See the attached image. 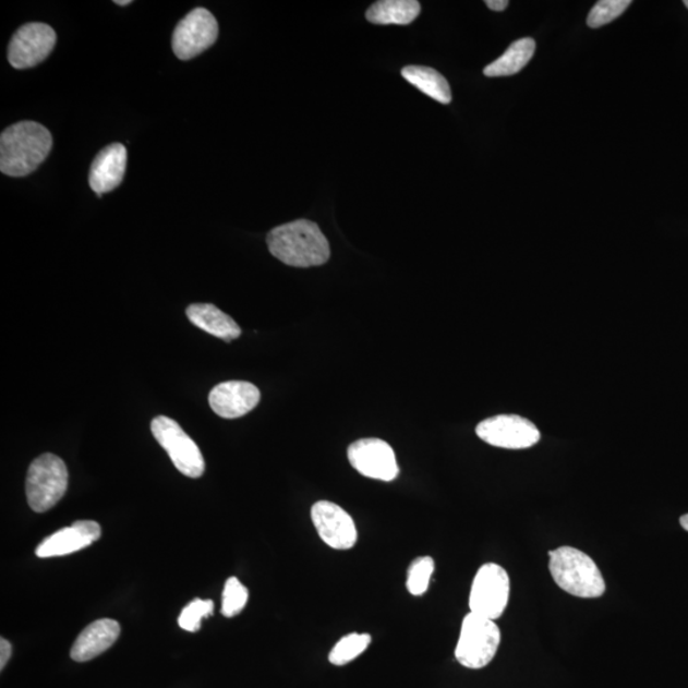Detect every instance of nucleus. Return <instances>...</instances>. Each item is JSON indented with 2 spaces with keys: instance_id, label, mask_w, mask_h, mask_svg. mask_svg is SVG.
<instances>
[{
  "instance_id": "nucleus-1",
  "label": "nucleus",
  "mask_w": 688,
  "mask_h": 688,
  "mask_svg": "<svg viewBox=\"0 0 688 688\" xmlns=\"http://www.w3.org/2000/svg\"><path fill=\"white\" fill-rule=\"evenodd\" d=\"M271 255L290 267L323 266L330 258L327 238L313 221L298 219L271 230L267 237Z\"/></svg>"
},
{
  "instance_id": "nucleus-2",
  "label": "nucleus",
  "mask_w": 688,
  "mask_h": 688,
  "mask_svg": "<svg viewBox=\"0 0 688 688\" xmlns=\"http://www.w3.org/2000/svg\"><path fill=\"white\" fill-rule=\"evenodd\" d=\"M52 147L50 132L36 122L13 124L0 135V171L24 178L47 160Z\"/></svg>"
},
{
  "instance_id": "nucleus-3",
  "label": "nucleus",
  "mask_w": 688,
  "mask_h": 688,
  "mask_svg": "<svg viewBox=\"0 0 688 688\" xmlns=\"http://www.w3.org/2000/svg\"><path fill=\"white\" fill-rule=\"evenodd\" d=\"M550 571L563 591L579 599H600L606 592L600 567L580 550L559 547L551 551Z\"/></svg>"
},
{
  "instance_id": "nucleus-4",
  "label": "nucleus",
  "mask_w": 688,
  "mask_h": 688,
  "mask_svg": "<svg viewBox=\"0 0 688 688\" xmlns=\"http://www.w3.org/2000/svg\"><path fill=\"white\" fill-rule=\"evenodd\" d=\"M68 488V470L55 454H43L28 468L26 496L29 508L45 512L62 500Z\"/></svg>"
},
{
  "instance_id": "nucleus-5",
  "label": "nucleus",
  "mask_w": 688,
  "mask_h": 688,
  "mask_svg": "<svg viewBox=\"0 0 688 688\" xmlns=\"http://www.w3.org/2000/svg\"><path fill=\"white\" fill-rule=\"evenodd\" d=\"M502 632L493 619L475 614H468L460 629L456 648L457 661L466 668L481 669L493 662Z\"/></svg>"
},
{
  "instance_id": "nucleus-6",
  "label": "nucleus",
  "mask_w": 688,
  "mask_h": 688,
  "mask_svg": "<svg viewBox=\"0 0 688 688\" xmlns=\"http://www.w3.org/2000/svg\"><path fill=\"white\" fill-rule=\"evenodd\" d=\"M156 442L169 454L173 466L180 473L191 479L202 478L206 462L200 446L189 436L176 420L158 415L150 423Z\"/></svg>"
},
{
  "instance_id": "nucleus-7",
  "label": "nucleus",
  "mask_w": 688,
  "mask_h": 688,
  "mask_svg": "<svg viewBox=\"0 0 688 688\" xmlns=\"http://www.w3.org/2000/svg\"><path fill=\"white\" fill-rule=\"evenodd\" d=\"M510 578L497 564H486L475 574L470 594L472 614L496 621L508 606Z\"/></svg>"
},
{
  "instance_id": "nucleus-8",
  "label": "nucleus",
  "mask_w": 688,
  "mask_h": 688,
  "mask_svg": "<svg viewBox=\"0 0 688 688\" xmlns=\"http://www.w3.org/2000/svg\"><path fill=\"white\" fill-rule=\"evenodd\" d=\"M475 433L481 440L496 448L511 450L532 448L541 440L534 423L517 414H498L482 421Z\"/></svg>"
},
{
  "instance_id": "nucleus-9",
  "label": "nucleus",
  "mask_w": 688,
  "mask_h": 688,
  "mask_svg": "<svg viewBox=\"0 0 688 688\" xmlns=\"http://www.w3.org/2000/svg\"><path fill=\"white\" fill-rule=\"evenodd\" d=\"M218 37L217 21L208 10L195 9L179 22L172 35V50L181 60L193 59L214 45Z\"/></svg>"
},
{
  "instance_id": "nucleus-10",
  "label": "nucleus",
  "mask_w": 688,
  "mask_h": 688,
  "mask_svg": "<svg viewBox=\"0 0 688 688\" xmlns=\"http://www.w3.org/2000/svg\"><path fill=\"white\" fill-rule=\"evenodd\" d=\"M351 466L367 479L391 482L398 478L396 452L381 438H361L347 451Z\"/></svg>"
},
{
  "instance_id": "nucleus-11",
  "label": "nucleus",
  "mask_w": 688,
  "mask_h": 688,
  "mask_svg": "<svg viewBox=\"0 0 688 688\" xmlns=\"http://www.w3.org/2000/svg\"><path fill=\"white\" fill-rule=\"evenodd\" d=\"M57 44V34L49 25L27 24L13 35L9 60L16 70H27L44 62Z\"/></svg>"
},
{
  "instance_id": "nucleus-12",
  "label": "nucleus",
  "mask_w": 688,
  "mask_h": 688,
  "mask_svg": "<svg viewBox=\"0 0 688 688\" xmlns=\"http://www.w3.org/2000/svg\"><path fill=\"white\" fill-rule=\"evenodd\" d=\"M312 520L321 540L330 548L351 550L358 543L357 524L350 514L339 505L317 502L312 508Z\"/></svg>"
},
{
  "instance_id": "nucleus-13",
  "label": "nucleus",
  "mask_w": 688,
  "mask_h": 688,
  "mask_svg": "<svg viewBox=\"0 0 688 688\" xmlns=\"http://www.w3.org/2000/svg\"><path fill=\"white\" fill-rule=\"evenodd\" d=\"M209 406L219 418L239 419L252 412L261 400V391L248 382H225L209 393Z\"/></svg>"
},
{
  "instance_id": "nucleus-14",
  "label": "nucleus",
  "mask_w": 688,
  "mask_h": 688,
  "mask_svg": "<svg viewBox=\"0 0 688 688\" xmlns=\"http://www.w3.org/2000/svg\"><path fill=\"white\" fill-rule=\"evenodd\" d=\"M101 527L94 520L74 521L71 527L60 529L45 539L36 548L40 558L59 557L74 554L100 540Z\"/></svg>"
},
{
  "instance_id": "nucleus-15",
  "label": "nucleus",
  "mask_w": 688,
  "mask_h": 688,
  "mask_svg": "<svg viewBox=\"0 0 688 688\" xmlns=\"http://www.w3.org/2000/svg\"><path fill=\"white\" fill-rule=\"evenodd\" d=\"M128 161L126 148L120 143L105 147L90 165L89 186L98 195L112 192L125 176Z\"/></svg>"
},
{
  "instance_id": "nucleus-16",
  "label": "nucleus",
  "mask_w": 688,
  "mask_h": 688,
  "mask_svg": "<svg viewBox=\"0 0 688 688\" xmlns=\"http://www.w3.org/2000/svg\"><path fill=\"white\" fill-rule=\"evenodd\" d=\"M120 635L116 619L101 618L88 625L74 641L71 657L75 662H88L113 645Z\"/></svg>"
},
{
  "instance_id": "nucleus-17",
  "label": "nucleus",
  "mask_w": 688,
  "mask_h": 688,
  "mask_svg": "<svg viewBox=\"0 0 688 688\" xmlns=\"http://www.w3.org/2000/svg\"><path fill=\"white\" fill-rule=\"evenodd\" d=\"M186 316L195 327L225 340V342H231L241 336L238 323L215 305L193 304L186 309Z\"/></svg>"
},
{
  "instance_id": "nucleus-18",
  "label": "nucleus",
  "mask_w": 688,
  "mask_h": 688,
  "mask_svg": "<svg viewBox=\"0 0 688 688\" xmlns=\"http://www.w3.org/2000/svg\"><path fill=\"white\" fill-rule=\"evenodd\" d=\"M421 4L418 0H381L366 12V19L374 25L407 26L419 17Z\"/></svg>"
},
{
  "instance_id": "nucleus-19",
  "label": "nucleus",
  "mask_w": 688,
  "mask_h": 688,
  "mask_svg": "<svg viewBox=\"0 0 688 688\" xmlns=\"http://www.w3.org/2000/svg\"><path fill=\"white\" fill-rule=\"evenodd\" d=\"M534 51L535 41L531 37L512 43L500 58L483 70V74L486 77H509L517 74L531 62Z\"/></svg>"
},
{
  "instance_id": "nucleus-20",
  "label": "nucleus",
  "mask_w": 688,
  "mask_h": 688,
  "mask_svg": "<svg viewBox=\"0 0 688 688\" xmlns=\"http://www.w3.org/2000/svg\"><path fill=\"white\" fill-rule=\"evenodd\" d=\"M403 79L421 93L434 98L435 101L448 105L451 101L449 82L444 75L430 67L408 65L402 70Z\"/></svg>"
},
{
  "instance_id": "nucleus-21",
  "label": "nucleus",
  "mask_w": 688,
  "mask_h": 688,
  "mask_svg": "<svg viewBox=\"0 0 688 688\" xmlns=\"http://www.w3.org/2000/svg\"><path fill=\"white\" fill-rule=\"evenodd\" d=\"M370 633H349L340 639L329 653V662L335 665H346L357 660L372 644Z\"/></svg>"
},
{
  "instance_id": "nucleus-22",
  "label": "nucleus",
  "mask_w": 688,
  "mask_h": 688,
  "mask_svg": "<svg viewBox=\"0 0 688 688\" xmlns=\"http://www.w3.org/2000/svg\"><path fill=\"white\" fill-rule=\"evenodd\" d=\"M435 571L433 557L422 556L414 558L407 572V591L414 596H421L427 592L431 578Z\"/></svg>"
},
{
  "instance_id": "nucleus-23",
  "label": "nucleus",
  "mask_w": 688,
  "mask_h": 688,
  "mask_svg": "<svg viewBox=\"0 0 688 688\" xmlns=\"http://www.w3.org/2000/svg\"><path fill=\"white\" fill-rule=\"evenodd\" d=\"M248 600L246 587L238 578L227 579L222 594V615L229 618L238 616L245 608Z\"/></svg>"
},
{
  "instance_id": "nucleus-24",
  "label": "nucleus",
  "mask_w": 688,
  "mask_h": 688,
  "mask_svg": "<svg viewBox=\"0 0 688 688\" xmlns=\"http://www.w3.org/2000/svg\"><path fill=\"white\" fill-rule=\"evenodd\" d=\"M630 0H601L589 13L587 24L592 28H600L615 21L629 9Z\"/></svg>"
},
{
  "instance_id": "nucleus-25",
  "label": "nucleus",
  "mask_w": 688,
  "mask_h": 688,
  "mask_svg": "<svg viewBox=\"0 0 688 688\" xmlns=\"http://www.w3.org/2000/svg\"><path fill=\"white\" fill-rule=\"evenodd\" d=\"M214 601L196 599L181 612L178 619L179 626L185 631L196 632L201 629L202 619L214 615Z\"/></svg>"
},
{
  "instance_id": "nucleus-26",
  "label": "nucleus",
  "mask_w": 688,
  "mask_h": 688,
  "mask_svg": "<svg viewBox=\"0 0 688 688\" xmlns=\"http://www.w3.org/2000/svg\"><path fill=\"white\" fill-rule=\"evenodd\" d=\"M12 656V645L9 640L4 638L0 639V669H4L7 663L10 662Z\"/></svg>"
},
{
  "instance_id": "nucleus-27",
  "label": "nucleus",
  "mask_w": 688,
  "mask_h": 688,
  "mask_svg": "<svg viewBox=\"0 0 688 688\" xmlns=\"http://www.w3.org/2000/svg\"><path fill=\"white\" fill-rule=\"evenodd\" d=\"M486 5L490 10L502 12L508 9V0H487Z\"/></svg>"
},
{
  "instance_id": "nucleus-28",
  "label": "nucleus",
  "mask_w": 688,
  "mask_h": 688,
  "mask_svg": "<svg viewBox=\"0 0 688 688\" xmlns=\"http://www.w3.org/2000/svg\"><path fill=\"white\" fill-rule=\"evenodd\" d=\"M679 523L684 527L685 531L688 532V514L679 519Z\"/></svg>"
},
{
  "instance_id": "nucleus-29",
  "label": "nucleus",
  "mask_w": 688,
  "mask_h": 688,
  "mask_svg": "<svg viewBox=\"0 0 688 688\" xmlns=\"http://www.w3.org/2000/svg\"><path fill=\"white\" fill-rule=\"evenodd\" d=\"M131 3H132L131 0H123V2H120V0H117L116 2V4L122 5V7L130 5Z\"/></svg>"
},
{
  "instance_id": "nucleus-30",
  "label": "nucleus",
  "mask_w": 688,
  "mask_h": 688,
  "mask_svg": "<svg viewBox=\"0 0 688 688\" xmlns=\"http://www.w3.org/2000/svg\"><path fill=\"white\" fill-rule=\"evenodd\" d=\"M684 4L687 7L688 9V0H685Z\"/></svg>"
}]
</instances>
